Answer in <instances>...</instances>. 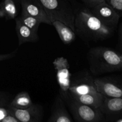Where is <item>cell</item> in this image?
Listing matches in <instances>:
<instances>
[{
  "label": "cell",
  "instance_id": "cell-8",
  "mask_svg": "<svg viewBox=\"0 0 122 122\" xmlns=\"http://www.w3.org/2000/svg\"><path fill=\"white\" fill-rule=\"evenodd\" d=\"M7 107L10 114L14 116L20 122H41L44 117V108L38 104H33L25 109H18L9 106Z\"/></svg>",
  "mask_w": 122,
  "mask_h": 122
},
{
  "label": "cell",
  "instance_id": "cell-3",
  "mask_svg": "<svg viewBox=\"0 0 122 122\" xmlns=\"http://www.w3.org/2000/svg\"><path fill=\"white\" fill-rule=\"evenodd\" d=\"M74 120L78 122H104L105 119L100 108L83 104L73 98L68 91L60 92Z\"/></svg>",
  "mask_w": 122,
  "mask_h": 122
},
{
  "label": "cell",
  "instance_id": "cell-2",
  "mask_svg": "<svg viewBox=\"0 0 122 122\" xmlns=\"http://www.w3.org/2000/svg\"><path fill=\"white\" fill-rule=\"evenodd\" d=\"M89 71L94 76L122 71V53L104 46L91 48L87 54Z\"/></svg>",
  "mask_w": 122,
  "mask_h": 122
},
{
  "label": "cell",
  "instance_id": "cell-24",
  "mask_svg": "<svg viewBox=\"0 0 122 122\" xmlns=\"http://www.w3.org/2000/svg\"><path fill=\"white\" fill-rule=\"evenodd\" d=\"M119 41H120V46L122 50V23L120 25L119 30Z\"/></svg>",
  "mask_w": 122,
  "mask_h": 122
},
{
  "label": "cell",
  "instance_id": "cell-15",
  "mask_svg": "<svg viewBox=\"0 0 122 122\" xmlns=\"http://www.w3.org/2000/svg\"><path fill=\"white\" fill-rule=\"evenodd\" d=\"M33 104V102L28 92L23 91L17 94L12 99L8 106L18 109H25L29 108Z\"/></svg>",
  "mask_w": 122,
  "mask_h": 122
},
{
  "label": "cell",
  "instance_id": "cell-1",
  "mask_svg": "<svg viewBox=\"0 0 122 122\" xmlns=\"http://www.w3.org/2000/svg\"><path fill=\"white\" fill-rule=\"evenodd\" d=\"M75 27L76 34L85 41L105 40L114 31L104 25L86 7L75 10Z\"/></svg>",
  "mask_w": 122,
  "mask_h": 122
},
{
  "label": "cell",
  "instance_id": "cell-7",
  "mask_svg": "<svg viewBox=\"0 0 122 122\" xmlns=\"http://www.w3.org/2000/svg\"><path fill=\"white\" fill-rule=\"evenodd\" d=\"M90 10L104 25L115 30L119 24L120 16L107 2H101L91 8Z\"/></svg>",
  "mask_w": 122,
  "mask_h": 122
},
{
  "label": "cell",
  "instance_id": "cell-17",
  "mask_svg": "<svg viewBox=\"0 0 122 122\" xmlns=\"http://www.w3.org/2000/svg\"><path fill=\"white\" fill-rule=\"evenodd\" d=\"M18 17L24 25L33 30L35 32H38L39 26L42 23L40 20L26 14L22 11H21L20 15Z\"/></svg>",
  "mask_w": 122,
  "mask_h": 122
},
{
  "label": "cell",
  "instance_id": "cell-25",
  "mask_svg": "<svg viewBox=\"0 0 122 122\" xmlns=\"http://www.w3.org/2000/svg\"><path fill=\"white\" fill-rule=\"evenodd\" d=\"M69 1H70V2H71V3H75V0H68Z\"/></svg>",
  "mask_w": 122,
  "mask_h": 122
},
{
  "label": "cell",
  "instance_id": "cell-20",
  "mask_svg": "<svg viewBox=\"0 0 122 122\" xmlns=\"http://www.w3.org/2000/svg\"><path fill=\"white\" fill-rule=\"evenodd\" d=\"M81 1L83 2V4H85L86 7L89 9L97 5L101 2H106L105 0H81Z\"/></svg>",
  "mask_w": 122,
  "mask_h": 122
},
{
  "label": "cell",
  "instance_id": "cell-19",
  "mask_svg": "<svg viewBox=\"0 0 122 122\" xmlns=\"http://www.w3.org/2000/svg\"><path fill=\"white\" fill-rule=\"evenodd\" d=\"M11 96L9 93L0 92V107H5L8 106L11 101Z\"/></svg>",
  "mask_w": 122,
  "mask_h": 122
},
{
  "label": "cell",
  "instance_id": "cell-22",
  "mask_svg": "<svg viewBox=\"0 0 122 122\" xmlns=\"http://www.w3.org/2000/svg\"><path fill=\"white\" fill-rule=\"evenodd\" d=\"M17 52V50H15L13 52H11V53L7 54H1L0 55V61L6 60L10 59V58H13L14 56L16 55Z\"/></svg>",
  "mask_w": 122,
  "mask_h": 122
},
{
  "label": "cell",
  "instance_id": "cell-16",
  "mask_svg": "<svg viewBox=\"0 0 122 122\" xmlns=\"http://www.w3.org/2000/svg\"><path fill=\"white\" fill-rule=\"evenodd\" d=\"M2 9L4 15L7 19H13L17 17L18 9L14 0H4Z\"/></svg>",
  "mask_w": 122,
  "mask_h": 122
},
{
  "label": "cell",
  "instance_id": "cell-23",
  "mask_svg": "<svg viewBox=\"0 0 122 122\" xmlns=\"http://www.w3.org/2000/svg\"><path fill=\"white\" fill-rule=\"evenodd\" d=\"M8 114H9V112H8L7 108L5 109L4 108V107H0V122L5 116H6Z\"/></svg>",
  "mask_w": 122,
  "mask_h": 122
},
{
  "label": "cell",
  "instance_id": "cell-5",
  "mask_svg": "<svg viewBox=\"0 0 122 122\" xmlns=\"http://www.w3.org/2000/svg\"><path fill=\"white\" fill-rule=\"evenodd\" d=\"M94 78L90 71L86 70L74 74L70 78L69 92L70 94L76 95L87 94L101 95L97 90Z\"/></svg>",
  "mask_w": 122,
  "mask_h": 122
},
{
  "label": "cell",
  "instance_id": "cell-14",
  "mask_svg": "<svg viewBox=\"0 0 122 122\" xmlns=\"http://www.w3.org/2000/svg\"><path fill=\"white\" fill-rule=\"evenodd\" d=\"M68 92L73 98L78 102L96 108H100L105 98V97L102 94L100 95H95L89 94L76 95V94H70L69 91Z\"/></svg>",
  "mask_w": 122,
  "mask_h": 122
},
{
  "label": "cell",
  "instance_id": "cell-12",
  "mask_svg": "<svg viewBox=\"0 0 122 122\" xmlns=\"http://www.w3.org/2000/svg\"><path fill=\"white\" fill-rule=\"evenodd\" d=\"M15 31L18 38L19 46L27 42H35L39 39L38 32H36L24 25L18 17L15 18Z\"/></svg>",
  "mask_w": 122,
  "mask_h": 122
},
{
  "label": "cell",
  "instance_id": "cell-21",
  "mask_svg": "<svg viewBox=\"0 0 122 122\" xmlns=\"http://www.w3.org/2000/svg\"><path fill=\"white\" fill-rule=\"evenodd\" d=\"M1 122H20L17 118H15L14 116L10 114V113L8 114H7L6 116H5L1 120Z\"/></svg>",
  "mask_w": 122,
  "mask_h": 122
},
{
  "label": "cell",
  "instance_id": "cell-4",
  "mask_svg": "<svg viewBox=\"0 0 122 122\" xmlns=\"http://www.w3.org/2000/svg\"><path fill=\"white\" fill-rule=\"evenodd\" d=\"M51 22L59 20L75 32V8L68 0H39Z\"/></svg>",
  "mask_w": 122,
  "mask_h": 122
},
{
  "label": "cell",
  "instance_id": "cell-6",
  "mask_svg": "<svg viewBox=\"0 0 122 122\" xmlns=\"http://www.w3.org/2000/svg\"><path fill=\"white\" fill-rule=\"evenodd\" d=\"M94 82L97 91L106 97H122V76L95 77Z\"/></svg>",
  "mask_w": 122,
  "mask_h": 122
},
{
  "label": "cell",
  "instance_id": "cell-9",
  "mask_svg": "<svg viewBox=\"0 0 122 122\" xmlns=\"http://www.w3.org/2000/svg\"><path fill=\"white\" fill-rule=\"evenodd\" d=\"M100 109L104 117L105 122H122V97H105Z\"/></svg>",
  "mask_w": 122,
  "mask_h": 122
},
{
  "label": "cell",
  "instance_id": "cell-13",
  "mask_svg": "<svg viewBox=\"0 0 122 122\" xmlns=\"http://www.w3.org/2000/svg\"><path fill=\"white\" fill-rule=\"evenodd\" d=\"M56 29L60 38L64 44H69L75 40L76 34L70 27L59 20H54L51 22Z\"/></svg>",
  "mask_w": 122,
  "mask_h": 122
},
{
  "label": "cell",
  "instance_id": "cell-18",
  "mask_svg": "<svg viewBox=\"0 0 122 122\" xmlns=\"http://www.w3.org/2000/svg\"><path fill=\"white\" fill-rule=\"evenodd\" d=\"M105 1L113 7L120 17L122 16V0H105Z\"/></svg>",
  "mask_w": 122,
  "mask_h": 122
},
{
  "label": "cell",
  "instance_id": "cell-11",
  "mask_svg": "<svg viewBox=\"0 0 122 122\" xmlns=\"http://www.w3.org/2000/svg\"><path fill=\"white\" fill-rule=\"evenodd\" d=\"M52 112L49 117L48 122H72V117L67 109L66 104L61 95L56 97L52 107Z\"/></svg>",
  "mask_w": 122,
  "mask_h": 122
},
{
  "label": "cell",
  "instance_id": "cell-10",
  "mask_svg": "<svg viewBox=\"0 0 122 122\" xmlns=\"http://www.w3.org/2000/svg\"><path fill=\"white\" fill-rule=\"evenodd\" d=\"M21 11L38 19L42 23L52 25L44 7L39 0H20Z\"/></svg>",
  "mask_w": 122,
  "mask_h": 122
}]
</instances>
